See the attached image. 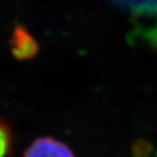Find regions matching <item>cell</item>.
I'll return each instance as SVG.
<instances>
[{
    "label": "cell",
    "instance_id": "1",
    "mask_svg": "<svg viewBox=\"0 0 157 157\" xmlns=\"http://www.w3.org/2000/svg\"><path fill=\"white\" fill-rule=\"evenodd\" d=\"M130 15L148 44L157 48V0H110Z\"/></svg>",
    "mask_w": 157,
    "mask_h": 157
},
{
    "label": "cell",
    "instance_id": "2",
    "mask_svg": "<svg viewBox=\"0 0 157 157\" xmlns=\"http://www.w3.org/2000/svg\"><path fill=\"white\" fill-rule=\"evenodd\" d=\"M23 157H75L72 150L54 137H38L29 145Z\"/></svg>",
    "mask_w": 157,
    "mask_h": 157
},
{
    "label": "cell",
    "instance_id": "3",
    "mask_svg": "<svg viewBox=\"0 0 157 157\" xmlns=\"http://www.w3.org/2000/svg\"><path fill=\"white\" fill-rule=\"evenodd\" d=\"M10 47L13 56L19 60H27L36 56L38 45L34 37L22 26H17L13 31Z\"/></svg>",
    "mask_w": 157,
    "mask_h": 157
},
{
    "label": "cell",
    "instance_id": "4",
    "mask_svg": "<svg viewBox=\"0 0 157 157\" xmlns=\"http://www.w3.org/2000/svg\"><path fill=\"white\" fill-rule=\"evenodd\" d=\"M12 134L11 129L6 122H0V157H7L11 150Z\"/></svg>",
    "mask_w": 157,
    "mask_h": 157
}]
</instances>
